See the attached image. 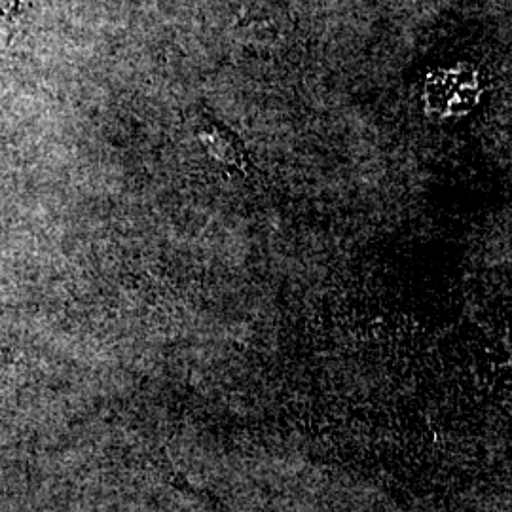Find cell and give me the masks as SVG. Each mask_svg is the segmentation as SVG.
I'll list each match as a JSON object with an SVG mask.
<instances>
[{
	"instance_id": "cell-1",
	"label": "cell",
	"mask_w": 512,
	"mask_h": 512,
	"mask_svg": "<svg viewBox=\"0 0 512 512\" xmlns=\"http://www.w3.org/2000/svg\"><path fill=\"white\" fill-rule=\"evenodd\" d=\"M200 141L207 148V152L220 164L234 167L239 171H247V165H249L247 152L243 148V143L232 131L213 124L211 128L200 131Z\"/></svg>"
},
{
	"instance_id": "cell-2",
	"label": "cell",
	"mask_w": 512,
	"mask_h": 512,
	"mask_svg": "<svg viewBox=\"0 0 512 512\" xmlns=\"http://www.w3.org/2000/svg\"><path fill=\"white\" fill-rule=\"evenodd\" d=\"M14 365H16V353L4 342L0 334V376H4L10 368H14Z\"/></svg>"
}]
</instances>
